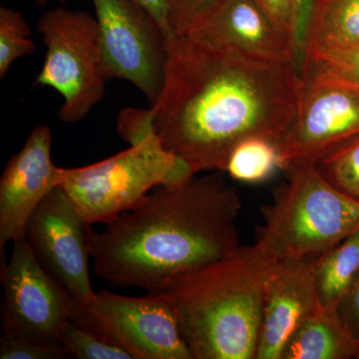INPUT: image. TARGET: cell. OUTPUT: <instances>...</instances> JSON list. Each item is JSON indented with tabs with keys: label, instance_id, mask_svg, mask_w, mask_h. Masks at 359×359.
<instances>
[{
	"label": "cell",
	"instance_id": "6da1fadb",
	"mask_svg": "<svg viewBox=\"0 0 359 359\" xmlns=\"http://www.w3.org/2000/svg\"><path fill=\"white\" fill-rule=\"evenodd\" d=\"M168 59L151 127L162 147L194 173L226 170L233 149L252 137L280 140L302 93L294 65L268 62L167 35Z\"/></svg>",
	"mask_w": 359,
	"mask_h": 359
},
{
	"label": "cell",
	"instance_id": "7a4b0ae2",
	"mask_svg": "<svg viewBox=\"0 0 359 359\" xmlns=\"http://www.w3.org/2000/svg\"><path fill=\"white\" fill-rule=\"evenodd\" d=\"M241 210L237 189L224 172L157 187L105 230L92 231L94 275L113 287L160 292L172 278L241 247Z\"/></svg>",
	"mask_w": 359,
	"mask_h": 359
},
{
	"label": "cell",
	"instance_id": "3957f363",
	"mask_svg": "<svg viewBox=\"0 0 359 359\" xmlns=\"http://www.w3.org/2000/svg\"><path fill=\"white\" fill-rule=\"evenodd\" d=\"M268 241L172 278L164 292L193 359H256L264 292L280 259Z\"/></svg>",
	"mask_w": 359,
	"mask_h": 359
},
{
	"label": "cell",
	"instance_id": "277c9868",
	"mask_svg": "<svg viewBox=\"0 0 359 359\" xmlns=\"http://www.w3.org/2000/svg\"><path fill=\"white\" fill-rule=\"evenodd\" d=\"M262 207L257 238L280 257L318 255L359 231V200L332 185L316 164H295Z\"/></svg>",
	"mask_w": 359,
	"mask_h": 359
},
{
	"label": "cell",
	"instance_id": "5b68a950",
	"mask_svg": "<svg viewBox=\"0 0 359 359\" xmlns=\"http://www.w3.org/2000/svg\"><path fill=\"white\" fill-rule=\"evenodd\" d=\"M184 161L162 147L153 131L107 159L61 171L60 187L90 224H109L140 205L151 191L193 177Z\"/></svg>",
	"mask_w": 359,
	"mask_h": 359
},
{
	"label": "cell",
	"instance_id": "8992f818",
	"mask_svg": "<svg viewBox=\"0 0 359 359\" xmlns=\"http://www.w3.org/2000/svg\"><path fill=\"white\" fill-rule=\"evenodd\" d=\"M37 32L47 51L35 82L65 99L58 113L61 122H80L102 100L107 80L96 18L86 11L56 7L40 18Z\"/></svg>",
	"mask_w": 359,
	"mask_h": 359
},
{
	"label": "cell",
	"instance_id": "52a82bcc",
	"mask_svg": "<svg viewBox=\"0 0 359 359\" xmlns=\"http://www.w3.org/2000/svg\"><path fill=\"white\" fill-rule=\"evenodd\" d=\"M69 320L122 347L134 359H193L164 292L135 297L102 290L88 306L74 299Z\"/></svg>",
	"mask_w": 359,
	"mask_h": 359
},
{
	"label": "cell",
	"instance_id": "ba28073f",
	"mask_svg": "<svg viewBox=\"0 0 359 359\" xmlns=\"http://www.w3.org/2000/svg\"><path fill=\"white\" fill-rule=\"evenodd\" d=\"M106 79L126 80L151 105L159 98L168 59L167 33L134 0H91Z\"/></svg>",
	"mask_w": 359,
	"mask_h": 359
},
{
	"label": "cell",
	"instance_id": "9c48e42d",
	"mask_svg": "<svg viewBox=\"0 0 359 359\" xmlns=\"http://www.w3.org/2000/svg\"><path fill=\"white\" fill-rule=\"evenodd\" d=\"M299 112L276 142L285 171L316 164L330 151L359 137V86L323 74L304 73Z\"/></svg>",
	"mask_w": 359,
	"mask_h": 359
},
{
	"label": "cell",
	"instance_id": "30bf717a",
	"mask_svg": "<svg viewBox=\"0 0 359 359\" xmlns=\"http://www.w3.org/2000/svg\"><path fill=\"white\" fill-rule=\"evenodd\" d=\"M92 231V224L60 186L32 212L25 231L45 271L83 306L91 304L96 294L89 273Z\"/></svg>",
	"mask_w": 359,
	"mask_h": 359
},
{
	"label": "cell",
	"instance_id": "8fae6325",
	"mask_svg": "<svg viewBox=\"0 0 359 359\" xmlns=\"http://www.w3.org/2000/svg\"><path fill=\"white\" fill-rule=\"evenodd\" d=\"M13 244L11 259L1 271L2 334L28 341H59L74 299L45 271L25 237Z\"/></svg>",
	"mask_w": 359,
	"mask_h": 359
},
{
	"label": "cell",
	"instance_id": "7c38bea8",
	"mask_svg": "<svg viewBox=\"0 0 359 359\" xmlns=\"http://www.w3.org/2000/svg\"><path fill=\"white\" fill-rule=\"evenodd\" d=\"M51 130H32L0 178V254L9 242L25 237L26 224L40 203L60 186L61 171L51 157Z\"/></svg>",
	"mask_w": 359,
	"mask_h": 359
},
{
	"label": "cell",
	"instance_id": "4fadbf2b",
	"mask_svg": "<svg viewBox=\"0 0 359 359\" xmlns=\"http://www.w3.org/2000/svg\"><path fill=\"white\" fill-rule=\"evenodd\" d=\"M316 256L282 257L276 263L264 292L256 359H282L290 337L320 308L314 280Z\"/></svg>",
	"mask_w": 359,
	"mask_h": 359
},
{
	"label": "cell",
	"instance_id": "5bb4252c",
	"mask_svg": "<svg viewBox=\"0 0 359 359\" xmlns=\"http://www.w3.org/2000/svg\"><path fill=\"white\" fill-rule=\"evenodd\" d=\"M185 35L259 60L294 65L290 40L276 29L255 0H223Z\"/></svg>",
	"mask_w": 359,
	"mask_h": 359
},
{
	"label": "cell",
	"instance_id": "9a60e30c",
	"mask_svg": "<svg viewBox=\"0 0 359 359\" xmlns=\"http://www.w3.org/2000/svg\"><path fill=\"white\" fill-rule=\"evenodd\" d=\"M358 349L359 339L339 309L320 306L290 337L282 359H356Z\"/></svg>",
	"mask_w": 359,
	"mask_h": 359
},
{
	"label": "cell",
	"instance_id": "2e32d148",
	"mask_svg": "<svg viewBox=\"0 0 359 359\" xmlns=\"http://www.w3.org/2000/svg\"><path fill=\"white\" fill-rule=\"evenodd\" d=\"M359 273V231L316 256L314 280L320 306L339 309Z\"/></svg>",
	"mask_w": 359,
	"mask_h": 359
},
{
	"label": "cell",
	"instance_id": "e0dca14e",
	"mask_svg": "<svg viewBox=\"0 0 359 359\" xmlns=\"http://www.w3.org/2000/svg\"><path fill=\"white\" fill-rule=\"evenodd\" d=\"M355 45H359V0H316L306 53Z\"/></svg>",
	"mask_w": 359,
	"mask_h": 359
},
{
	"label": "cell",
	"instance_id": "ac0fdd59",
	"mask_svg": "<svg viewBox=\"0 0 359 359\" xmlns=\"http://www.w3.org/2000/svg\"><path fill=\"white\" fill-rule=\"evenodd\" d=\"M278 170H285V166L275 142L252 137L233 149L224 173L240 183L257 184L266 181Z\"/></svg>",
	"mask_w": 359,
	"mask_h": 359
},
{
	"label": "cell",
	"instance_id": "d6986e66",
	"mask_svg": "<svg viewBox=\"0 0 359 359\" xmlns=\"http://www.w3.org/2000/svg\"><path fill=\"white\" fill-rule=\"evenodd\" d=\"M29 25L20 11L0 7V79L4 80L18 59L32 55L35 43Z\"/></svg>",
	"mask_w": 359,
	"mask_h": 359
},
{
	"label": "cell",
	"instance_id": "ffe728a7",
	"mask_svg": "<svg viewBox=\"0 0 359 359\" xmlns=\"http://www.w3.org/2000/svg\"><path fill=\"white\" fill-rule=\"evenodd\" d=\"M316 166L339 190L359 200V137L330 151Z\"/></svg>",
	"mask_w": 359,
	"mask_h": 359
},
{
	"label": "cell",
	"instance_id": "44dd1931",
	"mask_svg": "<svg viewBox=\"0 0 359 359\" xmlns=\"http://www.w3.org/2000/svg\"><path fill=\"white\" fill-rule=\"evenodd\" d=\"M304 73H323L359 86V45L309 51L302 76Z\"/></svg>",
	"mask_w": 359,
	"mask_h": 359
},
{
	"label": "cell",
	"instance_id": "7402d4cb",
	"mask_svg": "<svg viewBox=\"0 0 359 359\" xmlns=\"http://www.w3.org/2000/svg\"><path fill=\"white\" fill-rule=\"evenodd\" d=\"M59 341L65 346L71 358L79 359H134L122 347L106 341L72 321L67 320L60 328Z\"/></svg>",
	"mask_w": 359,
	"mask_h": 359
},
{
	"label": "cell",
	"instance_id": "603a6c76",
	"mask_svg": "<svg viewBox=\"0 0 359 359\" xmlns=\"http://www.w3.org/2000/svg\"><path fill=\"white\" fill-rule=\"evenodd\" d=\"M71 358L60 341L34 342L2 334L0 339L1 359H63Z\"/></svg>",
	"mask_w": 359,
	"mask_h": 359
},
{
	"label": "cell",
	"instance_id": "cb8c5ba5",
	"mask_svg": "<svg viewBox=\"0 0 359 359\" xmlns=\"http://www.w3.org/2000/svg\"><path fill=\"white\" fill-rule=\"evenodd\" d=\"M223 0H168V23L171 32L187 34Z\"/></svg>",
	"mask_w": 359,
	"mask_h": 359
},
{
	"label": "cell",
	"instance_id": "d4e9b609",
	"mask_svg": "<svg viewBox=\"0 0 359 359\" xmlns=\"http://www.w3.org/2000/svg\"><path fill=\"white\" fill-rule=\"evenodd\" d=\"M294 25L292 34V51H294V67L299 73L304 68L306 60V46L311 18L316 0H294Z\"/></svg>",
	"mask_w": 359,
	"mask_h": 359
},
{
	"label": "cell",
	"instance_id": "484cf974",
	"mask_svg": "<svg viewBox=\"0 0 359 359\" xmlns=\"http://www.w3.org/2000/svg\"><path fill=\"white\" fill-rule=\"evenodd\" d=\"M255 2L264 11L276 29L290 40L292 47L294 25V0H255Z\"/></svg>",
	"mask_w": 359,
	"mask_h": 359
},
{
	"label": "cell",
	"instance_id": "4316f807",
	"mask_svg": "<svg viewBox=\"0 0 359 359\" xmlns=\"http://www.w3.org/2000/svg\"><path fill=\"white\" fill-rule=\"evenodd\" d=\"M339 313L346 327L359 339V273L353 287L340 302Z\"/></svg>",
	"mask_w": 359,
	"mask_h": 359
},
{
	"label": "cell",
	"instance_id": "83f0119b",
	"mask_svg": "<svg viewBox=\"0 0 359 359\" xmlns=\"http://www.w3.org/2000/svg\"><path fill=\"white\" fill-rule=\"evenodd\" d=\"M145 8L162 26L167 35L171 32L168 23V0H134Z\"/></svg>",
	"mask_w": 359,
	"mask_h": 359
},
{
	"label": "cell",
	"instance_id": "f1b7e54d",
	"mask_svg": "<svg viewBox=\"0 0 359 359\" xmlns=\"http://www.w3.org/2000/svg\"><path fill=\"white\" fill-rule=\"evenodd\" d=\"M35 2H36L37 4H39V6H45V4H47V0H34ZM57 1L61 2V4H65V0H57Z\"/></svg>",
	"mask_w": 359,
	"mask_h": 359
},
{
	"label": "cell",
	"instance_id": "f546056e",
	"mask_svg": "<svg viewBox=\"0 0 359 359\" xmlns=\"http://www.w3.org/2000/svg\"><path fill=\"white\" fill-rule=\"evenodd\" d=\"M356 359H359V349H358V358H356Z\"/></svg>",
	"mask_w": 359,
	"mask_h": 359
}]
</instances>
